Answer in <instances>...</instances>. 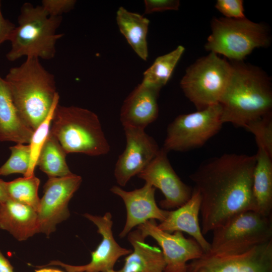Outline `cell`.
Returning <instances> with one entry per match:
<instances>
[{"instance_id":"35","label":"cell","mask_w":272,"mask_h":272,"mask_svg":"<svg viewBox=\"0 0 272 272\" xmlns=\"http://www.w3.org/2000/svg\"><path fill=\"white\" fill-rule=\"evenodd\" d=\"M8 199L6 191V182L0 179V203H4Z\"/></svg>"},{"instance_id":"34","label":"cell","mask_w":272,"mask_h":272,"mask_svg":"<svg viewBox=\"0 0 272 272\" xmlns=\"http://www.w3.org/2000/svg\"><path fill=\"white\" fill-rule=\"evenodd\" d=\"M0 272H14L13 267L0 250Z\"/></svg>"},{"instance_id":"27","label":"cell","mask_w":272,"mask_h":272,"mask_svg":"<svg viewBox=\"0 0 272 272\" xmlns=\"http://www.w3.org/2000/svg\"><path fill=\"white\" fill-rule=\"evenodd\" d=\"M59 99V96L57 93L47 117L34 131L29 143L31 152L29 167L24 177H29L34 175L38 157L41 148L49 133L53 113L56 106L58 104Z\"/></svg>"},{"instance_id":"33","label":"cell","mask_w":272,"mask_h":272,"mask_svg":"<svg viewBox=\"0 0 272 272\" xmlns=\"http://www.w3.org/2000/svg\"><path fill=\"white\" fill-rule=\"evenodd\" d=\"M16 25L3 15L0 1V45L6 41H9Z\"/></svg>"},{"instance_id":"28","label":"cell","mask_w":272,"mask_h":272,"mask_svg":"<svg viewBox=\"0 0 272 272\" xmlns=\"http://www.w3.org/2000/svg\"><path fill=\"white\" fill-rule=\"evenodd\" d=\"M11 152L10 158L0 167V175L8 176L14 173L26 174L30 162L29 144H17L9 148Z\"/></svg>"},{"instance_id":"3","label":"cell","mask_w":272,"mask_h":272,"mask_svg":"<svg viewBox=\"0 0 272 272\" xmlns=\"http://www.w3.org/2000/svg\"><path fill=\"white\" fill-rule=\"evenodd\" d=\"M4 80L20 117L34 131L47 117L58 93L54 75L39 58L32 57L11 68Z\"/></svg>"},{"instance_id":"2","label":"cell","mask_w":272,"mask_h":272,"mask_svg":"<svg viewBox=\"0 0 272 272\" xmlns=\"http://www.w3.org/2000/svg\"><path fill=\"white\" fill-rule=\"evenodd\" d=\"M231 64L230 81L220 102L221 120L244 128L249 122L271 114V88L269 79L257 67L241 61Z\"/></svg>"},{"instance_id":"17","label":"cell","mask_w":272,"mask_h":272,"mask_svg":"<svg viewBox=\"0 0 272 272\" xmlns=\"http://www.w3.org/2000/svg\"><path fill=\"white\" fill-rule=\"evenodd\" d=\"M161 89L142 81L130 92L120 109V120L123 127L145 129L157 119L158 98Z\"/></svg>"},{"instance_id":"5","label":"cell","mask_w":272,"mask_h":272,"mask_svg":"<svg viewBox=\"0 0 272 272\" xmlns=\"http://www.w3.org/2000/svg\"><path fill=\"white\" fill-rule=\"evenodd\" d=\"M50 133L66 154L98 156L110 151L98 116L86 108L58 104L53 113Z\"/></svg>"},{"instance_id":"11","label":"cell","mask_w":272,"mask_h":272,"mask_svg":"<svg viewBox=\"0 0 272 272\" xmlns=\"http://www.w3.org/2000/svg\"><path fill=\"white\" fill-rule=\"evenodd\" d=\"M82 181V177L74 174L48 178L37 212L38 233L48 236L55 230L58 224L69 217V202Z\"/></svg>"},{"instance_id":"24","label":"cell","mask_w":272,"mask_h":272,"mask_svg":"<svg viewBox=\"0 0 272 272\" xmlns=\"http://www.w3.org/2000/svg\"><path fill=\"white\" fill-rule=\"evenodd\" d=\"M64 152L57 140L50 133L38 157L36 166L48 177H63L73 174L66 164Z\"/></svg>"},{"instance_id":"20","label":"cell","mask_w":272,"mask_h":272,"mask_svg":"<svg viewBox=\"0 0 272 272\" xmlns=\"http://www.w3.org/2000/svg\"><path fill=\"white\" fill-rule=\"evenodd\" d=\"M33 133L20 117L9 87L0 76V141L29 144Z\"/></svg>"},{"instance_id":"10","label":"cell","mask_w":272,"mask_h":272,"mask_svg":"<svg viewBox=\"0 0 272 272\" xmlns=\"http://www.w3.org/2000/svg\"><path fill=\"white\" fill-rule=\"evenodd\" d=\"M185 272H272V240L239 252L203 253Z\"/></svg>"},{"instance_id":"13","label":"cell","mask_w":272,"mask_h":272,"mask_svg":"<svg viewBox=\"0 0 272 272\" xmlns=\"http://www.w3.org/2000/svg\"><path fill=\"white\" fill-rule=\"evenodd\" d=\"M146 238H154L161 247L165 262L164 272H185L187 262L200 257L204 252L193 238H186L182 232L170 233L159 229L154 220L139 225Z\"/></svg>"},{"instance_id":"22","label":"cell","mask_w":272,"mask_h":272,"mask_svg":"<svg viewBox=\"0 0 272 272\" xmlns=\"http://www.w3.org/2000/svg\"><path fill=\"white\" fill-rule=\"evenodd\" d=\"M253 174L252 194L255 212L267 217L272 211V157L257 147Z\"/></svg>"},{"instance_id":"26","label":"cell","mask_w":272,"mask_h":272,"mask_svg":"<svg viewBox=\"0 0 272 272\" xmlns=\"http://www.w3.org/2000/svg\"><path fill=\"white\" fill-rule=\"evenodd\" d=\"M39 184L40 180L35 175L6 182L9 199L30 206L37 212L40 201L38 195Z\"/></svg>"},{"instance_id":"6","label":"cell","mask_w":272,"mask_h":272,"mask_svg":"<svg viewBox=\"0 0 272 272\" xmlns=\"http://www.w3.org/2000/svg\"><path fill=\"white\" fill-rule=\"evenodd\" d=\"M211 28L206 49L234 62L241 61L254 48L266 47L270 43L266 27L246 18H214Z\"/></svg>"},{"instance_id":"32","label":"cell","mask_w":272,"mask_h":272,"mask_svg":"<svg viewBox=\"0 0 272 272\" xmlns=\"http://www.w3.org/2000/svg\"><path fill=\"white\" fill-rule=\"evenodd\" d=\"M144 14H150L155 12L168 10L177 11L180 6L178 0H145Z\"/></svg>"},{"instance_id":"29","label":"cell","mask_w":272,"mask_h":272,"mask_svg":"<svg viewBox=\"0 0 272 272\" xmlns=\"http://www.w3.org/2000/svg\"><path fill=\"white\" fill-rule=\"evenodd\" d=\"M271 114L249 122L244 127L255 137L257 147L264 149L272 157Z\"/></svg>"},{"instance_id":"9","label":"cell","mask_w":272,"mask_h":272,"mask_svg":"<svg viewBox=\"0 0 272 272\" xmlns=\"http://www.w3.org/2000/svg\"><path fill=\"white\" fill-rule=\"evenodd\" d=\"M221 114L219 103L178 115L168 125L162 148L168 153L185 152L202 147L221 129L224 124Z\"/></svg>"},{"instance_id":"14","label":"cell","mask_w":272,"mask_h":272,"mask_svg":"<svg viewBox=\"0 0 272 272\" xmlns=\"http://www.w3.org/2000/svg\"><path fill=\"white\" fill-rule=\"evenodd\" d=\"M138 176L161 191L165 198L159 203L163 209L178 208L192 195L193 189L180 179L169 162L167 152L162 148Z\"/></svg>"},{"instance_id":"19","label":"cell","mask_w":272,"mask_h":272,"mask_svg":"<svg viewBox=\"0 0 272 272\" xmlns=\"http://www.w3.org/2000/svg\"><path fill=\"white\" fill-rule=\"evenodd\" d=\"M127 235L133 250L126 257L120 269L109 272H164L166 264L162 250L146 243V237L138 229Z\"/></svg>"},{"instance_id":"23","label":"cell","mask_w":272,"mask_h":272,"mask_svg":"<svg viewBox=\"0 0 272 272\" xmlns=\"http://www.w3.org/2000/svg\"><path fill=\"white\" fill-rule=\"evenodd\" d=\"M116 20L119 31L133 51L146 61L149 56L147 37L149 20L143 15L120 7L116 12Z\"/></svg>"},{"instance_id":"18","label":"cell","mask_w":272,"mask_h":272,"mask_svg":"<svg viewBox=\"0 0 272 272\" xmlns=\"http://www.w3.org/2000/svg\"><path fill=\"white\" fill-rule=\"evenodd\" d=\"M200 201L199 192L193 188L190 198L177 209L169 211L165 219L158 227L170 233L186 232L192 237L206 253L210 251L211 245L203 236L199 223Z\"/></svg>"},{"instance_id":"30","label":"cell","mask_w":272,"mask_h":272,"mask_svg":"<svg viewBox=\"0 0 272 272\" xmlns=\"http://www.w3.org/2000/svg\"><path fill=\"white\" fill-rule=\"evenodd\" d=\"M215 7L225 16V18L230 19L245 18L244 14L243 2L241 0H218Z\"/></svg>"},{"instance_id":"4","label":"cell","mask_w":272,"mask_h":272,"mask_svg":"<svg viewBox=\"0 0 272 272\" xmlns=\"http://www.w3.org/2000/svg\"><path fill=\"white\" fill-rule=\"evenodd\" d=\"M62 20V16L51 17L41 5L25 3L21 7L16 26L9 41L11 48L6 57L11 61L22 57H35L51 59L56 54V43L63 34L56 30Z\"/></svg>"},{"instance_id":"16","label":"cell","mask_w":272,"mask_h":272,"mask_svg":"<svg viewBox=\"0 0 272 272\" xmlns=\"http://www.w3.org/2000/svg\"><path fill=\"white\" fill-rule=\"evenodd\" d=\"M156 188L145 183L141 188L127 191L114 185L110 191L123 201L126 209L125 226L120 233V238L126 236L135 226L150 220H158L161 222L166 218L169 211L160 209L155 198Z\"/></svg>"},{"instance_id":"21","label":"cell","mask_w":272,"mask_h":272,"mask_svg":"<svg viewBox=\"0 0 272 272\" xmlns=\"http://www.w3.org/2000/svg\"><path fill=\"white\" fill-rule=\"evenodd\" d=\"M0 228L20 241L38 233L37 212L27 205L8 199L0 203Z\"/></svg>"},{"instance_id":"1","label":"cell","mask_w":272,"mask_h":272,"mask_svg":"<svg viewBox=\"0 0 272 272\" xmlns=\"http://www.w3.org/2000/svg\"><path fill=\"white\" fill-rule=\"evenodd\" d=\"M255 155L225 154L205 161L189 178L200 196L203 235L234 216L255 211L252 194Z\"/></svg>"},{"instance_id":"25","label":"cell","mask_w":272,"mask_h":272,"mask_svg":"<svg viewBox=\"0 0 272 272\" xmlns=\"http://www.w3.org/2000/svg\"><path fill=\"white\" fill-rule=\"evenodd\" d=\"M184 50L183 46L179 45L171 52L157 57L144 73L142 81L162 88L170 79Z\"/></svg>"},{"instance_id":"8","label":"cell","mask_w":272,"mask_h":272,"mask_svg":"<svg viewBox=\"0 0 272 272\" xmlns=\"http://www.w3.org/2000/svg\"><path fill=\"white\" fill-rule=\"evenodd\" d=\"M213 232L208 253L244 251L272 240L271 216H265L254 211L244 212L231 218Z\"/></svg>"},{"instance_id":"15","label":"cell","mask_w":272,"mask_h":272,"mask_svg":"<svg viewBox=\"0 0 272 272\" xmlns=\"http://www.w3.org/2000/svg\"><path fill=\"white\" fill-rule=\"evenodd\" d=\"M83 216L93 223L102 239L96 250L91 253V260L83 265H72L59 261H52L48 265H60L67 272H109L121 256L128 255L132 250L121 247L114 239L112 230L113 221L109 212L104 216H96L86 213Z\"/></svg>"},{"instance_id":"7","label":"cell","mask_w":272,"mask_h":272,"mask_svg":"<svg viewBox=\"0 0 272 272\" xmlns=\"http://www.w3.org/2000/svg\"><path fill=\"white\" fill-rule=\"evenodd\" d=\"M232 64L210 52L186 70L180 81L185 96L197 110L220 103L230 81Z\"/></svg>"},{"instance_id":"12","label":"cell","mask_w":272,"mask_h":272,"mask_svg":"<svg viewBox=\"0 0 272 272\" xmlns=\"http://www.w3.org/2000/svg\"><path fill=\"white\" fill-rule=\"evenodd\" d=\"M126 147L115 164L114 174L117 183L124 186L129 180L142 172L159 153L155 140L144 129L123 127Z\"/></svg>"},{"instance_id":"31","label":"cell","mask_w":272,"mask_h":272,"mask_svg":"<svg viewBox=\"0 0 272 272\" xmlns=\"http://www.w3.org/2000/svg\"><path fill=\"white\" fill-rule=\"evenodd\" d=\"M41 6L51 17H60L72 10L76 4L75 0H43Z\"/></svg>"},{"instance_id":"36","label":"cell","mask_w":272,"mask_h":272,"mask_svg":"<svg viewBox=\"0 0 272 272\" xmlns=\"http://www.w3.org/2000/svg\"><path fill=\"white\" fill-rule=\"evenodd\" d=\"M35 272H64L58 269H53V268H42L40 269L36 270Z\"/></svg>"}]
</instances>
